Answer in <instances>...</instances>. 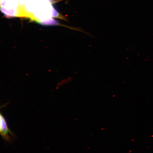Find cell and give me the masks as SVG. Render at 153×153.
<instances>
[{"label":"cell","instance_id":"cell-1","mask_svg":"<svg viewBox=\"0 0 153 153\" xmlns=\"http://www.w3.org/2000/svg\"><path fill=\"white\" fill-rule=\"evenodd\" d=\"M0 11L7 18L19 17V11L18 9H9L3 7H0Z\"/></svg>","mask_w":153,"mask_h":153},{"label":"cell","instance_id":"cell-2","mask_svg":"<svg viewBox=\"0 0 153 153\" xmlns=\"http://www.w3.org/2000/svg\"><path fill=\"white\" fill-rule=\"evenodd\" d=\"M19 4V0H7L6 3L3 7L9 9H18Z\"/></svg>","mask_w":153,"mask_h":153},{"label":"cell","instance_id":"cell-3","mask_svg":"<svg viewBox=\"0 0 153 153\" xmlns=\"http://www.w3.org/2000/svg\"><path fill=\"white\" fill-rule=\"evenodd\" d=\"M47 1L51 2H51L53 1V0H47Z\"/></svg>","mask_w":153,"mask_h":153}]
</instances>
